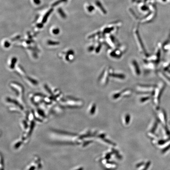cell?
<instances>
[{
  "label": "cell",
  "mask_w": 170,
  "mask_h": 170,
  "mask_svg": "<svg viewBox=\"0 0 170 170\" xmlns=\"http://www.w3.org/2000/svg\"><path fill=\"white\" fill-rule=\"evenodd\" d=\"M131 66L132 67L133 73L137 76H138L140 74V71L138 64L136 61L132 60L131 62Z\"/></svg>",
  "instance_id": "obj_1"
},
{
  "label": "cell",
  "mask_w": 170,
  "mask_h": 170,
  "mask_svg": "<svg viewBox=\"0 0 170 170\" xmlns=\"http://www.w3.org/2000/svg\"><path fill=\"white\" fill-rule=\"evenodd\" d=\"M136 89L138 91L144 92H148L150 90L148 86H137Z\"/></svg>",
  "instance_id": "obj_2"
},
{
  "label": "cell",
  "mask_w": 170,
  "mask_h": 170,
  "mask_svg": "<svg viewBox=\"0 0 170 170\" xmlns=\"http://www.w3.org/2000/svg\"><path fill=\"white\" fill-rule=\"evenodd\" d=\"M58 13H59L60 14L62 17H66L65 14L64 13V12L62 10V9H60L58 10Z\"/></svg>",
  "instance_id": "obj_3"
},
{
  "label": "cell",
  "mask_w": 170,
  "mask_h": 170,
  "mask_svg": "<svg viewBox=\"0 0 170 170\" xmlns=\"http://www.w3.org/2000/svg\"><path fill=\"white\" fill-rule=\"evenodd\" d=\"M33 1L36 5H38L40 4V0H33Z\"/></svg>",
  "instance_id": "obj_4"
}]
</instances>
